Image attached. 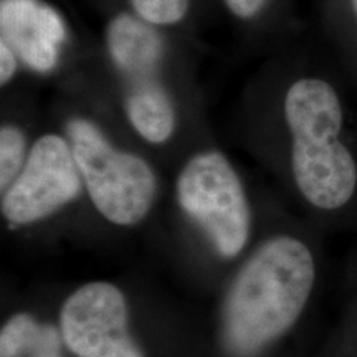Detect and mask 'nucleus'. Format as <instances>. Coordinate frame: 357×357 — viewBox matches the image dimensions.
<instances>
[{
	"instance_id": "obj_1",
	"label": "nucleus",
	"mask_w": 357,
	"mask_h": 357,
	"mask_svg": "<svg viewBox=\"0 0 357 357\" xmlns=\"http://www.w3.org/2000/svg\"><path fill=\"white\" fill-rule=\"evenodd\" d=\"M314 284L310 248L293 236L268 240L245 263L231 287L223 329L231 351L253 354L300 318Z\"/></svg>"
},
{
	"instance_id": "obj_2",
	"label": "nucleus",
	"mask_w": 357,
	"mask_h": 357,
	"mask_svg": "<svg viewBox=\"0 0 357 357\" xmlns=\"http://www.w3.org/2000/svg\"><path fill=\"white\" fill-rule=\"evenodd\" d=\"M283 108L293 139V177L303 197L323 211L342 207L354 195L357 167L339 139L342 106L336 89L321 78L296 79Z\"/></svg>"
},
{
	"instance_id": "obj_3",
	"label": "nucleus",
	"mask_w": 357,
	"mask_h": 357,
	"mask_svg": "<svg viewBox=\"0 0 357 357\" xmlns=\"http://www.w3.org/2000/svg\"><path fill=\"white\" fill-rule=\"evenodd\" d=\"M106 50L121 84L123 109L142 139L164 144L177 126V111L164 77L166 40L158 26L129 12L106 26Z\"/></svg>"
},
{
	"instance_id": "obj_4",
	"label": "nucleus",
	"mask_w": 357,
	"mask_h": 357,
	"mask_svg": "<svg viewBox=\"0 0 357 357\" xmlns=\"http://www.w3.org/2000/svg\"><path fill=\"white\" fill-rule=\"evenodd\" d=\"M83 185L96 211L116 225H136L154 204L158 181L141 155L118 149L106 134L82 116L66 123Z\"/></svg>"
},
{
	"instance_id": "obj_5",
	"label": "nucleus",
	"mask_w": 357,
	"mask_h": 357,
	"mask_svg": "<svg viewBox=\"0 0 357 357\" xmlns=\"http://www.w3.org/2000/svg\"><path fill=\"white\" fill-rule=\"evenodd\" d=\"M177 202L197 222L227 258L238 255L248 240L250 208L240 177L229 159L205 151L187 160L177 177Z\"/></svg>"
},
{
	"instance_id": "obj_6",
	"label": "nucleus",
	"mask_w": 357,
	"mask_h": 357,
	"mask_svg": "<svg viewBox=\"0 0 357 357\" xmlns=\"http://www.w3.org/2000/svg\"><path fill=\"white\" fill-rule=\"evenodd\" d=\"M82 174L66 137L45 134L30 147L19 177L2 192V215L10 225H29L78 199Z\"/></svg>"
},
{
	"instance_id": "obj_7",
	"label": "nucleus",
	"mask_w": 357,
	"mask_h": 357,
	"mask_svg": "<svg viewBox=\"0 0 357 357\" xmlns=\"http://www.w3.org/2000/svg\"><path fill=\"white\" fill-rule=\"evenodd\" d=\"M60 331L78 357H144L129 336L126 300L109 283H88L71 293L61 307Z\"/></svg>"
},
{
	"instance_id": "obj_8",
	"label": "nucleus",
	"mask_w": 357,
	"mask_h": 357,
	"mask_svg": "<svg viewBox=\"0 0 357 357\" xmlns=\"http://www.w3.org/2000/svg\"><path fill=\"white\" fill-rule=\"evenodd\" d=\"M0 40L26 68L48 73L60 63L66 25L45 0H0Z\"/></svg>"
},
{
	"instance_id": "obj_9",
	"label": "nucleus",
	"mask_w": 357,
	"mask_h": 357,
	"mask_svg": "<svg viewBox=\"0 0 357 357\" xmlns=\"http://www.w3.org/2000/svg\"><path fill=\"white\" fill-rule=\"evenodd\" d=\"M60 333L29 314H15L0 333V357H61Z\"/></svg>"
},
{
	"instance_id": "obj_10",
	"label": "nucleus",
	"mask_w": 357,
	"mask_h": 357,
	"mask_svg": "<svg viewBox=\"0 0 357 357\" xmlns=\"http://www.w3.org/2000/svg\"><path fill=\"white\" fill-rule=\"evenodd\" d=\"M25 134L15 124H3L0 129V189L6 192L19 177L26 160Z\"/></svg>"
},
{
	"instance_id": "obj_11",
	"label": "nucleus",
	"mask_w": 357,
	"mask_h": 357,
	"mask_svg": "<svg viewBox=\"0 0 357 357\" xmlns=\"http://www.w3.org/2000/svg\"><path fill=\"white\" fill-rule=\"evenodd\" d=\"M134 15L154 26L181 24L189 13L190 0H129Z\"/></svg>"
},
{
	"instance_id": "obj_12",
	"label": "nucleus",
	"mask_w": 357,
	"mask_h": 357,
	"mask_svg": "<svg viewBox=\"0 0 357 357\" xmlns=\"http://www.w3.org/2000/svg\"><path fill=\"white\" fill-rule=\"evenodd\" d=\"M19 65L20 60L17 53L6 42L0 40V83H2V86L12 82L19 71Z\"/></svg>"
},
{
	"instance_id": "obj_13",
	"label": "nucleus",
	"mask_w": 357,
	"mask_h": 357,
	"mask_svg": "<svg viewBox=\"0 0 357 357\" xmlns=\"http://www.w3.org/2000/svg\"><path fill=\"white\" fill-rule=\"evenodd\" d=\"M231 15L240 20H250L263 10L268 0H223Z\"/></svg>"
},
{
	"instance_id": "obj_14",
	"label": "nucleus",
	"mask_w": 357,
	"mask_h": 357,
	"mask_svg": "<svg viewBox=\"0 0 357 357\" xmlns=\"http://www.w3.org/2000/svg\"><path fill=\"white\" fill-rule=\"evenodd\" d=\"M351 6H352V10H354V17L357 20V0H351Z\"/></svg>"
}]
</instances>
